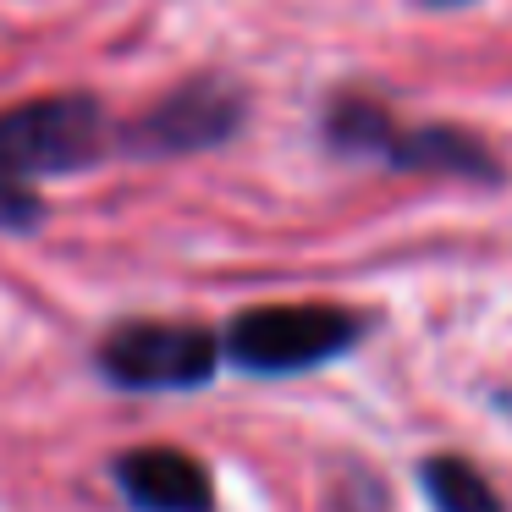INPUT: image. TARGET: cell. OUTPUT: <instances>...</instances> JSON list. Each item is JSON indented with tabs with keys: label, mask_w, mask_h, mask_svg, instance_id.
Returning <instances> with one entry per match:
<instances>
[{
	"label": "cell",
	"mask_w": 512,
	"mask_h": 512,
	"mask_svg": "<svg viewBox=\"0 0 512 512\" xmlns=\"http://www.w3.org/2000/svg\"><path fill=\"white\" fill-rule=\"evenodd\" d=\"M353 342H358V320L347 309L276 303V309L237 314L232 336H226V353L243 369H259V375H287V369L325 364V358H336Z\"/></svg>",
	"instance_id": "1"
},
{
	"label": "cell",
	"mask_w": 512,
	"mask_h": 512,
	"mask_svg": "<svg viewBox=\"0 0 512 512\" xmlns=\"http://www.w3.org/2000/svg\"><path fill=\"white\" fill-rule=\"evenodd\" d=\"M105 116L94 100H34L23 111L0 116V182L39 177V171H72L100 155Z\"/></svg>",
	"instance_id": "2"
},
{
	"label": "cell",
	"mask_w": 512,
	"mask_h": 512,
	"mask_svg": "<svg viewBox=\"0 0 512 512\" xmlns=\"http://www.w3.org/2000/svg\"><path fill=\"white\" fill-rule=\"evenodd\" d=\"M105 375L138 391H171V386H199L215 375V347L210 331L199 325H122L105 342Z\"/></svg>",
	"instance_id": "3"
},
{
	"label": "cell",
	"mask_w": 512,
	"mask_h": 512,
	"mask_svg": "<svg viewBox=\"0 0 512 512\" xmlns=\"http://www.w3.org/2000/svg\"><path fill=\"white\" fill-rule=\"evenodd\" d=\"M331 138L342 149H380L397 166L413 171H468V177H490V155L463 133L446 127H424V133H397L391 116H380L375 105H336Z\"/></svg>",
	"instance_id": "4"
},
{
	"label": "cell",
	"mask_w": 512,
	"mask_h": 512,
	"mask_svg": "<svg viewBox=\"0 0 512 512\" xmlns=\"http://www.w3.org/2000/svg\"><path fill=\"white\" fill-rule=\"evenodd\" d=\"M127 501L138 512H210L215 490L210 474L193 463L188 452H171V446H144V452H127L116 463Z\"/></svg>",
	"instance_id": "5"
},
{
	"label": "cell",
	"mask_w": 512,
	"mask_h": 512,
	"mask_svg": "<svg viewBox=\"0 0 512 512\" xmlns=\"http://www.w3.org/2000/svg\"><path fill=\"white\" fill-rule=\"evenodd\" d=\"M237 127V94L221 83H193V89L171 94L155 116H149V138L160 149H199L215 144Z\"/></svg>",
	"instance_id": "6"
},
{
	"label": "cell",
	"mask_w": 512,
	"mask_h": 512,
	"mask_svg": "<svg viewBox=\"0 0 512 512\" xmlns=\"http://www.w3.org/2000/svg\"><path fill=\"white\" fill-rule=\"evenodd\" d=\"M424 490H430V501L441 512H501L485 474L474 463H463V457H430L424 463Z\"/></svg>",
	"instance_id": "7"
},
{
	"label": "cell",
	"mask_w": 512,
	"mask_h": 512,
	"mask_svg": "<svg viewBox=\"0 0 512 512\" xmlns=\"http://www.w3.org/2000/svg\"><path fill=\"white\" fill-rule=\"evenodd\" d=\"M34 215H39V204L23 182H0V226H28Z\"/></svg>",
	"instance_id": "8"
},
{
	"label": "cell",
	"mask_w": 512,
	"mask_h": 512,
	"mask_svg": "<svg viewBox=\"0 0 512 512\" xmlns=\"http://www.w3.org/2000/svg\"><path fill=\"white\" fill-rule=\"evenodd\" d=\"M424 6H463V0H424Z\"/></svg>",
	"instance_id": "9"
}]
</instances>
